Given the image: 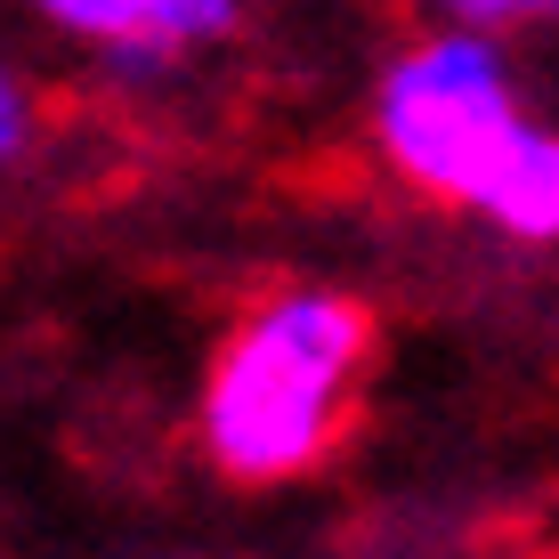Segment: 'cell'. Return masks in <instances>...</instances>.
Returning a JSON list of instances; mask_svg holds the SVG:
<instances>
[{
    "label": "cell",
    "instance_id": "4",
    "mask_svg": "<svg viewBox=\"0 0 559 559\" xmlns=\"http://www.w3.org/2000/svg\"><path fill=\"white\" fill-rule=\"evenodd\" d=\"M236 25H243V0H146V49L163 66H179L195 49H219Z\"/></svg>",
    "mask_w": 559,
    "mask_h": 559
},
{
    "label": "cell",
    "instance_id": "3",
    "mask_svg": "<svg viewBox=\"0 0 559 559\" xmlns=\"http://www.w3.org/2000/svg\"><path fill=\"white\" fill-rule=\"evenodd\" d=\"M33 16H41L49 33H66V41L98 49L114 73H130V82H154V73H170L163 57L146 49V0H25Z\"/></svg>",
    "mask_w": 559,
    "mask_h": 559
},
{
    "label": "cell",
    "instance_id": "6",
    "mask_svg": "<svg viewBox=\"0 0 559 559\" xmlns=\"http://www.w3.org/2000/svg\"><path fill=\"white\" fill-rule=\"evenodd\" d=\"M33 130H41V106H33V82L16 73V57L0 49V163H16V154L33 146Z\"/></svg>",
    "mask_w": 559,
    "mask_h": 559
},
{
    "label": "cell",
    "instance_id": "2",
    "mask_svg": "<svg viewBox=\"0 0 559 559\" xmlns=\"http://www.w3.org/2000/svg\"><path fill=\"white\" fill-rule=\"evenodd\" d=\"M535 130L544 114H527L511 49L471 25H421L373 82V146L390 179L447 211H487Z\"/></svg>",
    "mask_w": 559,
    "mask_h": 559
},
{
    "label": "cell",
    "instance_id": "1",
    "mask_svg": "<svg viewBox=\"0 0 559 559\" xmlns=\"http://www.w3.org/2000/svg\"><path fill=\"white\" fill-rule=\"evenodd\" d=\"M365 357H373V317L349 293L333 284L267 293L203 373V454L243 487H284V478L317 471L333 438L349 430Z\"/></svg>",
    "mask_w": 559,
    "mask_h": 559
},
{
    "label": "cell",
    "instance_id": "5",
    "mask_svg": "<svg viewBox=\"0 0 559 559\" xmlns=\"http://www.w3.org/2000/svg\"><path fill=\"white\" fill-rule=\"evenodd\" d=\"M414 9L430 16V25H471V33H495V41L559 25V0H414Z\"/></svg>",
    "mask_w": 559,
    "mask_h": 559
}]
</instances>
